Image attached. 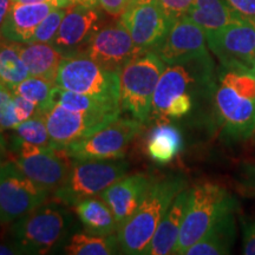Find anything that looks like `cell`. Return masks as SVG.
<instances>
[{
    "mask_svg": "<svg viewBox=\"0 0 255 255\" xmlns=\"http://www.w3.org/2000/svg\"><path fill=\"white\" fill-rule=\"evenodd\" d=\"M55 83L64 90L120 105V73L104 69L84 55L65 57L57 71Z\"/></svg>",
    "mask_w": 255,
    "mask_h": 255,
    "instance_id": "cell-8",
    "label": "cell"
},
{
    "mask_svg": "<svg viewBox=\"0 0 255 255\" xmlns=\"http://www.w3.org/2000/svg\"><path fill=\"white\" fill-rule=\"evenodd\" d=\"M68 7H56L38 25L30 43H50L56 37Z\"/></svg>",
    "mask_w": 255,
    "mask_h": 255,
    "instance_id": "cell-31",
    "label": "cell"
},
{
    "mask_svg": "<svg viewBox=\"0 0 255 255\" xmlns=\"http://www.w3.org/2000/svg\"><path fill=\"white\" fill-rule=\"evenodd\" d=\"M215 65L212 57L165 66L156 87L150 116H163L165 108L178 96L215 90Z\"/></svg>",
    "mask_w": 255,
    "mask_h": 255,
    "instance_id": "cell-6",
    "label": "cell"
},
{
    "mask_svg": "<svg viewBox=\"0 0 255 255\" xmlns=\"http://www.w3.org/2000/svg\"><path fill=\"white\" fill-rule=\"evenodd\" d=\"M8 144H7V141H6V138L4 136H2V132H0V168H1V165L5 163L6 161H7L8 158Z\"/></svg>",
    "mask_w": 255,
    "mask_h": 255,
    "instance_id": "cell-40",
    "label": "cell"
},
{
    "mask_svg": "<svg viewBox=\"0 0 255 255\" xmlns=\"http://www.w3.org/2000/svg\"><path fill=\"white\" fill-rule=\"evenodd\" d=\"M237 210L226 213L196 244L188 248L187 255L229 254L237 240Z\"/></svg>",
    "mask_w": 255,
    "mask_h": 255,
    "instance_id": "cell-21",
    "label": "cell"
},
{
    "mask_svg": "<svg viewBox=\"0 0 255 255\" xmlns=\"http://www.w3.org/2000/svg\"><path fill=\"white\" fill-rule=\"evenodd\" d=\"M18 255L21 254V252L19 248L15 246L12 241L2 242L0 244V255Z\"/></svg>",
    "mask_w": 255,
    "mask_h": 255,
    "instance_id": "cell-39",
    "label": "cell"
},
{
    "mask_svg": "<svg viewBox=\"0 0 255 255\" xmlns=\"http://www.w3.org/2000/svg\"><path fill=\"white\" fill-rule=\"evenodd\" d=\"M50 193L38 187L13 159L0 168V223L13 222L45 203Z\"/></svg>",
    "mask_w": 255,
    "mask_h": 255,
    "instance_id": "cell-11",
    "label": "cell"
},
{
    "mask_svg": "<svg viewBox=\"0 0 255 255\" xmlns=\"http://www.w3.org/2000/svg\"><path fill=\"white\" fill-rule=\"evenodd\" d=\"M242 18L255 24V0H226Z\"/></svg>",
    "mask_w": 255,
    "mask_h": 255,
    "instance_id": "cell-38",
    "label": "cell"
},
{
    "mask_svg": "<svg viewBox=\"0 0 255 255\" xmlns=\"http://www.w3.org/2000/svg\"><path fill=\"white\" fill-rule=\"evenodd\" d=\"M136 119H116L85 138L65 148L73 161H104L124 157L129 144L142 129Z\"/></svg>",
    "mask_w": 255,
    "mask_h": 255,
    "instance_id": "cell-10",
    "label": "cell"
},
{
    "mask_svg": "<svg viewBox=\"0 0 255 255\" xmlns=\"http://www.w3.org/2000/svg\"><path fill=\"white\" fill-rule=\"evenodd\" d=\"M68 7L75 5H83V6H98L97 0H66Z\"/></svg>",
    "mask_w": 255,
    "mask_h": 255,
    "instance_id": "cell-43",
    "label": "cell"
},
{
    "mask_svg": "<svg viewBox=\"0 0 255 255\" xmlns=\"http://www.w3.org/2000/svg\"><path fill=\"white\" fill-rule=\"evenodd\" d=\"M102 20L97 6H70L51 44L65 57L81 55L92 36L104 26Z\"/></svg>",
    "mask_w": 255,
    "mask_h": 255,
    "instance_id": "cell-17",
    "label": "cell"
},
{
    "mask_svg": "<svg viewBox=\"0 0 255 255\" xmlns=\"http://www.w3.org/2000/svg\"><path fill=\"white\" fill-rule=\"evenodd\" d=\"M150 181L151 177L145 174L126 175L100 194L114 213L119 228L131 218L141 205Z\"/></svg>",
    "mask_w": 255,
    "mask_h": 255,
    "instance_id": "cell-18",
    "label": "cell"
},
{
    "mask_svg": "<svg viewBox=\"0 0 255 255\" xmlns=\"http://www.w3.org/2000/svg\"><path fill=\"white\" fill-rule=\"evenodd\" d=\"M49 1L52 2L57 7H68L66 0H12V2H20V4H36V2Z\"/></svg>",
    "mask_w": 255,
    "mask_h": 255,
    "instance_id": "cell-42",
    "label": "cell"
},
{
    "mask_svg": "<svg viewBox=\"0 0 255 255\" xmlns=\"http://www.w3.org/2000/svg\"><path fill=\"white\" fill-rule=\"evenodd\" d=\"M183 148V137L176 127L168 123L156 126L146 142V154L158 164L171 162Z\"/></svg>",
    "mask_w": 255,
    "mask_h": 255,
    "instance_id": "cell-25",
    "label": "cell"
},
{
    "mask_svg": "<svg viewBox=\"0 0 255 255\" xmlns=\"http://www.w3.org/2000/svg\"><path fill=\"white\" fill-rule=\"evenodd\" d=\"M72 208L83 227L90 234L107 237L116 234L119 231V223L115 219L114 213L101 196L83 200Z\"/></svg>",
    "mask_w": 255,
    "mask_h": 255,
    "instance_id": "cell-23",
    "label": "cell"
},
{
    "mask_svg": "<svg viewBox=\"0 0 255 255\" xmlns=\"http://www.w3.org/2000/svg\"><path fill=\"white\" fill-rule=\"evenodd\" d=\"M28 76L30 72L21 59L19 43L0 38V82L12 89Z\"/></svg>",
    "mask_w": 255,
    "mask_h": 255,
    "instance_id": "cell-27",
    "label": "cell"
},
{
    "mask_svg": "<svg viewBox=\"0 0 255 255\" xmlns=\"http://www.w3.org/2000/svg\"><path fill=\"white\" fill-rule=\"evenodd\" d=\"M171 21L184 17L193 5L194 0H156Z\"/></svg>",
    "mask_w": 255,
    "mask_h": 255,
    "instance_id": "cell-34",
    "label": "cell"
},
{
    "mask_svg": "<svg viewBox=\"0 0 255 255\" xmlns=\"http://www.w3.org/2000/svg\"><path fill=\"white\" fill-rule=\"evenodd\" d=\"M19 123L14 109V92L0 82V132L13 130Z\"/></svg>",
    "mask_w": 255,
    "mask_h": 255,
    "instance_id": "cell-32",
    "label": "cell"
},
{
    "mask_svg": "<svg viewBox=\"0 0 255 255\" xmlns=\"http://www.w3.org/2000/svg\"><path fill=\"white\" fill-rule=\"evenodd\" d=\"M165 64L152 51L141 53L120 71V105L122 111L144 123L151 115L152 98Z\"/></svg>",
    "mask_w": 255,
    "mask_h": 255,
    "instance_id": "cell-5",
    "label": "cell"
},
{
    "mask_svg": "<svg viewBox=\"0 0 255 255\" xmlns=\"http://www.w3.org/2000/svg\"><path fill=\"white\" fill-rule=\"evenodd\" d=\"M62 206L45 202L14 220L9 235L21 254H49L66 244L71 219Z\"/></svg>",
    "mask_w": 255,
    "mask_h": 255,
    "instance_id": "cell-3",
    "label": "cell"
},
{
    "mask_svg": "<svg viewBox=\"0 0 255 255\" xmlns=\"http://www.w3.org/2000/svg\"><path fill=\"white\" fill-rule=\"evenodd\" d=\"M190 188H186L177 194L165 214L159 222L156 233L152 238L150 246L146 250L148 255H167L174 254L181 227L186 215L189 201Z\"/></svg>",
    "mask_w": 255,
    "mask_h": 255,
    "instance_id": "cell-20",
    "label": "cell"
},
{
    "mask_svg": "<svg viewBox=\"0 0 255 255\" xmlns=\"http://www.w3.org/2000/svg\"><path fill=\"white\" fill-rule=\"evenodd\" d=\"M14 109L19 122H24L39 113V108L32 102L25 100L21 96L14 94Z\"/></svg>",
    "mask_w": 255,
    "mask_h": 255,
    "instance_id": "cell-36",
    "label": "cell"
},
{
    "mask_svg": "<svg viewBox=\"0 0 255 255\" xmlns=\"http://www.w3.org/2000/svg\"><path fill=\"white\" fill-rule=\"evenodd\" d=\"M188 188L183 175L151 177L144 199L133 215L119 228L116 235L122 254H145L156 229L180 191Z\"/></svg>",
    "mask_w": 255,
    "mask_h": 255,
    "instance_id": "cell-2",
    "label": "cell"
},
{
    "mask_svg": "<svg viewBox=\"0 0 255 255\" xmlns=\"http://www.w3.org/2000/svg\"><path fill=\"white\" fill-rule=\"evenodd\" d=\"M143 53L133 43L131 36L121 20L104 25L89 40L82 51L84 55L104 69L119 72L130 60Z\"/></svg>",
    "mask_w": 255,
    "mask_h": 255,
    "instance_id": "cell-13",
    "label": "cell"
},
{
    "mask_svg": "<svg viewBox=\"0 0 255 255\" xmlns=\"http://www.w3.org/2000/svg\"><path fill=\"white\" fill-rule=\"evenodd\" d=\"M186 17L199 25L205 33L218 31L245 19L226 0H194Z\"/></svg>",
    "mask_w": 255,
    "mask_h": 255,
    "instance_id": "cell-22",
    "label": "cell"
},
{
    "mask_svg": "<svg viewBox=\"0 0 255 255\" xmlns=\"http://www.w3.org/2000/svg\"><path fill=\"white\" fill-rule=\"evenodd\" d=\"M208 49L205 31L184 15L173 21L155 53L167 65H173L209 57Z\"/></svg>",
    "mask_w": 255,
    "mask_h": 255,
    "instance_id": "cell-16",
    "label": "cell"
},
{
    "mask_svg": "<svg viewBox=\"0 0 255 255\" xmlns=\"http://www.w3.org/2000/svg\"><path fill=\"white\" fill-rule=\"evenodd\" d=\"M12 5V0H0V31H1L2 24H4L6 17ZM1 38V36H0Z\"/></svg>",
    "mask_w": 255,
    "mask_h": 255,
    "instance_id": "cell-41",
    "label": "cell"
},
{
    "mask_svg": "<svg viewBox=\"0 0 255 255\" xmlns=\"http://www.w3.org/2000/svg\"><path fill=\"white\" fill-rule=\"evenodd\" d=\"M120 20L143 52H155L173 24L156 0H136Z\"/></svg>",
    "mask_w": 255,
    "mask_h": 255,
    "instance_id": "cell-14",
    "label": "cell"
},
{
    "mask_svg": "<svg viewBox=\"0 0 255 255\" xmlns=\"http://www.w3.org/2000/svg\"><path fill=\"white\" fill-rule=\"evenodd\" d=\"M19 51L30 76L45 77L52 81L56 79L59 65L65 58V56L50 43L19 44Z\"/></svg>",
    "mask_w": 255,
    "mask_h": 255,
    "instance_id": "cell-24",
    "label": "cell"
},
{
    "mask_svg": "<svg viewBox=\"0 0 255 255\" xmlns=\"http://www.w3.org/2000/svg\"><path fill=\"white\" fill-rule=\"evenodd\" d=\"M209 50L221 66L255 70V24L244 20L206 33Z\"/></svg>",
    "mask_w": 255,
    "mask_h": 255,
    "instance_id": "cell-15",
    "label": "cell"
},
{
    "mask_svg": "<svg viewBox=\"0 0 255 255\" xmlns=\"http://www.w3.org/2000/svg\"><path fill=\"white\" fill-rule=\"evenodd\" d=\"M52 105H59L75 111H122L120 105L107 103L92 96L64 90L57 85L51 96L50 107Z\"/></svg>",
    "mask_w": 255,
    "mask_h": 255,
    "instance_id": "cell-28",
    "label": "cell"
},
{
    "mask_svg": "<svg viewBox=\"0 0 255 255\" xmlns=\"http://www.w3.org/2000/svg\"><path fill=\"white\" fill-rule=\"evenodd\" d=\"M129 163L121 159L75 161L64 183L53 193L60 205L73 207L89 197L100 195L120 178L126 176Z\"/></svg>",
    "mask_w": 255,
    "mask_h": 255,
    "instance_id": "cell-7",
    "label": "cell"
},
{
    "mask_svg": "<svg viewBox=\"0 0 255 255\" xmlns=\"http://www.w3.org/2000/svg\"><path fill=\"white\" fill-rule=\"evenodd\" d=\"M57 6L49 1L36 4L12 2L7 17L2 24L0 36L14 43H30L38 25Z\"/></svg>",
    "mask_w": 255,
    "mask_h": 255,
    "instance_id": "cell-19",
    "label": "cell"
},
{
    "mask_svg": "<svg viewBox=\"0 0 255 255\" xmlns=\"http://www.w3.org/2000/svg\"><path fill=\"white\" fill-rule=\"evenodd\" d=\"M242 253L255 255V219L241 218Z\"/></svg>",
    "mask_w": 255,
    "mask_h": 255,
    "instance_id": "cell-35",
    "label": "cell"
},
{
    "mask_svg": "<svg viewBox=\"0 0 255 255\" xmlns=\"http://www.w3.org/2000/svg\"><path fill=\"white\" fill-rule=\"evenodd\" d=\"M64 253L70 255H113L121 253L117 235H95L75 233L70 235L64 246Z\"/></svg>",
    "mask_w": 255,
    "mask_h": 255,
    "instance_id": "cell-26",
    "label": "cell"
},
{
    "mask_svg": "<svg viewBox=\"0 0 255 255\" xmlns=\"http://www.w3.org/2000/svg\"><path fill=\"white\" fill-rule=\"evenodd\" d=\"M237 187L242 195L255 197V163L241 164L237 175Z\"/></svg>",
    "mask_w": 255,
    "mask_h": 255,
    "instance_id": "cell-33",
    "label": "cell"
},
{
    "mask_svg": "<svg viewBox=\"0 0 255 255\" xmlns=\"http://www.w3.org/2000/svg\"><path fill=\"white\" fill-rule=\"evenodd\" d=\"M122 111H75L52 105L44 111L53 148L65 149L113 122Z\"/></svg>",
    "mask_w": 255,
    "mask_h": 255,
    "instance_id": "cell-12",
    "label": "cell"
},
{
    "mask_svg": "<svg viewBox=\"0 0 255 255\" xmlns=\"http://www.w3.org/2000/svg\"><path fill=\"white\" fill-rule=\"evenodd\" d=\"M238 210V201L220 184L206 182L190 188L189 201L174 254H186L226 213Z\"/></svg>",
    "mask_w": 255,
    "mask_h": 255,
    "instance_id": "cell-4",
    "label": "cell"
},
{
    "mask_svg": "<svg viewBox=\"0 0 255 255\" xmlns=\"http://www.w3.org/2000/svg\"><path fill=\"white\" fill-rule=\"evenodd\" d=\"M55 87L56 83L52 79L28 76L26 79L12 88V91L15 95L21 96L25 100L38 105L40 113H44L50 108L51 96Z\"/></svg>",
    "mask_w": 255,
    "mask_h": 255,
    "instance_id": "cell-29",
    "label": "cell"
},
{
    "mask_svg": "<svg viewBox=\"0 0 255 255\" xmlns=\"http://www.w3.org/2000/svg\"><path fill=\"white\" fill-rule=\"evenodd\" d=\"M13 131L14 133L12 136L28 143V144L41 146V148L52 146L49 130H47L45 123V117L43 113H40V110L33 117L19 123L13 129Z\"/></svg>",
    "mask_w": 255,
    "mask_h": 255,
    "instance_id": "cell-30",
    "label": "cell"
},
{
    "mask_svg": "<svg viewBox=\"0 0 255 255\" xmlns=\"http://www.w3.org/2000/svg\"><path fill=\"white\" fill-rule=\"evenodd\" d=\"M254 137H255V135H254Z\"/></svg>",
    "mask_w": 255,
    "mask_h": 255,
    "instance_id": "cell-44",
    "label": "cell"
},
{
    "mask_svg": "<svg viewBox=\"0 0 255 255\" xmlns=\"http://www.w3.org/2000/svg\"><path fill=\"white\" fill-rule=\"evenodd\" d=\"M8 150L23 173L38 187L53 194L64 183L71 170L73 159L65 149L36 146L11 136Z\"/></svg>",
    "mask_w": 255,
    "mask_h": 255,
    "instance_id": "cell-9",
    "label": "cell"
},
{
    "mask_svg": "<svg viewBox=\"0 0 255 255\" xmlns=\"http://www.w3.org/2000/svg\"><path fill=\"white\" fill-rule=\"evenodd\" d=\"M215 114L222 136L229 142L255 135V70L221 66L214 94Z\"/></svg>",
    "mask_w": 255,
    "mask_h": 255,
    "instance_id": "cell-1",
    "label": "cell"
},
{
    "mask_svg": "<svg viewBox=\"0 0 255 255\" xmlns=\"http://www.w3.org/2000/svg\"><path fill=\"white\" fill-rule=\"evenodd\" d=\"M133 1L136 0H97L98 6L114 18H121Z\"/></svg>",
    "mask_w": 255,
    "mask_h": 255,
    "instance_id": "cell-37",
    "label": "cell"
}]
</instances>
